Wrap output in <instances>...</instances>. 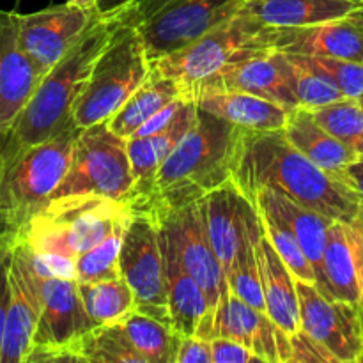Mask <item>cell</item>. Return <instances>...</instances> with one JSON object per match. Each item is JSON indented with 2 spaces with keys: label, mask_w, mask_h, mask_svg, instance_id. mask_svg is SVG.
I'll return each mask as SVG.
<instances>
[{
  "label": "cell",
  "mask_w": 363,
  "mask_h": 363,
  "mask_svg": "<svg viewBox=\"0 0 363 363\" xmlns=\"http://www.w3.org/2000/svg\"><path fill=\"white\" fill-rule=\"evenodd\" d=\"M233 177L248 199L261 188H272L335 222H354L363 216V202L357 191L301 155L282 130L243 128Z\"/></svg>",
  "instance_id": "cell-1"
},
{
  "label": "cell",
  "mask_w": 363,
  "mask_h": 363,
  "mask_svg": "<svg viewBox=\"0 0 363 363\" xmlns=\"http://www.w3.org/2000/svg\"><path fill=\"white\" fill-rule=\"evenodd\" d=\"M243 128L199 106L197 121L152 179L151 190L131 211L149 216L184 208L229 181L241 149Z\"/></svg>",
  "instance_id": "cell-2"
},
{
  "label": "cell",
  "mask_w": 363,
  "mask_h": 363,
  "mask_svg": "<svg viewBox=\"0 0 363 363\" xmlns=\"http://www.w3.org/2000/svg\"><path fill=\"white\" fill-rule=\"evenodd\" d=\"M130 213L126 202L96 194L57 197L28 218L18 240L30 250L41 275L74 279L77 259L98 247Z\"/></svg>",
  "instance_id": "cell-3"
},
{
  "label": "cell",
  "mask_w": 363,
  "mask_h": 363,
  "mask_svg": "<svg viewBox=\"0 0 363 363\" xmlns=\"http://www.w3.org/2000/svg\"><path fill=\"white\" fill-rule=\"evenodd\" d=\"M121 23L119 11L98 13L80 41L41 78L4 145L30 147L48 140L73 121V110L87 85L96 60Z\"/></svg>",
  "instance_id": "cell-4"
},
{
  "label": "cell",
  "mask_w": 363,
  "mask_h": 363,
  "mask_svg": "<svg viewBox=\"0 0 363 363\" xmlns=\"http://www.w3.org/2000/svg\"><path fill=\"white\" fill-rule=\"evenodd\" d=\"M82 128L71 121L41 144L11 149L0 156V229L20 230L62 183Z\"/></svg>",
  "instance_id": "cell-5"
},
{
  "label": "cell",
  "mask_w": 363,
  "mask_h": 363,
  "mask_svg": "<svg viewBox=\"0 0 363 363\" xmlns=\"http://www.w3.org/2000/svg\"><path fill=\"white\" fill-rule=\"evenodd\" d=\"M275 27L264 25L243 9L216 25L184 48L152 60V69L174 78L190 99L191 89L227 66L272 52Z\"/></svg>",
  "instance_id": "cell-6"
},
{
  "label": "cell",
  "mask_w": 363,
  "mask_h": 363,
  "mask_svg": "<svg viewBox=\"0 0 363 363\" xmlns=\"http://www.w3.org/2000/svg\"><path fill=\"white\" fill-rule=\"evenodd\" d=\"M151 71L152 64L140 32L121 20L74 105V124L89 128L108 121L147 80Z\"/></svg>",
  "instance_id": "cell-7"
},
{
  "label": "cell",
  "mask_w": 363,
  "mask_h": 363,
  "mask_svg": "<svg viewBox=\"0 0 363 363\" xmlns=\"http://www.w3.org/2000/svg\"><path fill=\"white\" fill-rule=\"evenodd\" d=\"M133 190L126 140L113 133L106 121L82 128L74 142L73 158L53 199L96 194L128 202Z\"/></svg>",
  "instance_id": "cell-8"
},
{
  "label": "cell",
  "mask_w": 363,
  "mask_h": 363,
  "mask_svg": "<svg viewBox=\"0 0 363 363\" xmlns=\"http://www.w3.org/2000/svg\"><path fill=\"white\" fill-rule=\"evenodd\" d=\"M119 272L133 291L137 311L170 326L160 227L145 213L131 211L121 243Z\"/></svg>",
  "instance_id": "cell-9"
},
{
  "label": "cell",
  "mask_w": 363,
  "mask_h": 363,
  "mask_svg": "<svg viewBox=\"0 0 363 363\" xmlns=\"http://www.w3.org/2000/svg\"><path fill=\"white\" fill-rule=\"evenodd\" d=\"M240 11L241 0H172L135 28L152 62L184 48Z\"/></svg>",
  "instance_id": "cell-10"
},
{
  "label": "cell",
  "mask_w": 363,
  "mask_h": 363,
  "mask_svg": "<svg viewBox=\"0 0 363 363\" xmlns=\"http://www.w3.org/2000/svg\"><path fill=\"white\" fill-rule=\"evenodd\" d=\"M300 328L328 350L339 363H360L363 328L360 305L325 296L315 284L296 279Z\"/></svg>",
  "instance_id": "cell-11"
},
{
  "label": "cell",
  "mask_w": 363,
  "mask_h": 363,
  "mask_svg": "<svg viewBox=\"0 0 363 363\" xmlns=\"http://www.w3.org/2000/svg\"><path fill=\"white\" fill-rule=\"evenodd\" d=\"M151 218L158 223L163 236L172 245L183 268L204 289L206 298L215 311L220 296L229 286L222 264L209 241L199 202L160 213Z\"/></svg>",
  "instance_id": "cell-12"
},
{
  "label": "cell",
  "mask_w": 363,
  "mask_h": 363,
  "mask_svg": "<svg viewBox=\"0 0 363 363\" xmlns=\"http://www.w3.org/2000/svg\"><path fill=\"white\" fill-rule=\"evenodd\" d=\"M96 14L69 2L18 13L20 45L43 77L80 41Z\"/></svg>",
  "instance_id": "cell-13"
},
{
  "label": "cell",
  "mask_w": 363,
  "mask_h": 363,
  "mask_svg": "<svg viewBox=\"0 0 363 363\" xmlns=\"http://www.w3.org/2000/svg\"><path fill=\"white\" fill-rule=\"evenodd\" d=\"M9 286V311L0 363H25L41 318L43 294L30 250L20 240L11 254Z\"/></svg>",
  "instance_id": "cell-14"
},
{
  "label": "cell",
  "mask_w": 363,
  "mask_h": 363,
  "mask_svg": "<svg viewBox=\"0 0 363 363\" xmlns=\"http://www.w3.org/2000/svg\"><path fill=\"white\" fill-rule=\"evenodd\" d=\"M215 337L243 344L264 363L291 362V335L229 287L220 296L213 315L211 339Z\"/></svg>",
  "instance_id": "cell-15"
},
{
  "label": "cell",
  "mask_w": 363,
  "mask_h": 363,
  "mask_svg": "<svg viewBox=\"0 0 363 363\" xmlns=\"http://www.w3.org/2000/svg\"><path fill=\"white\" fill-rule=\"evenodd\" d=\"M218 91L248 92L287 108L298 106L296 96L287 82L286 53L277 50L227 66L225 69L195 85L190 92V99H195L204 92Z\"/></svg>",
  "instance_id": "cell-16"
},
{
  "label": "cell",
  "mask_w": 363,
  "mask_h": 363,
  "mask_svg": "<svg viewBox=\"0 0 363 363\" xmlns=\"http://www.w3.org/2000/svg\"><path fill=\"white\" fill-rule=\"evenodd\" d=\"M43 74L18 38V11L0 9V135H7Z\"/></svg>",
  "instance_id": "cell-17"
},
{
  "label": "cell",
  "mask_w": 363,
  "mask_h": 363,
  "mask_svg": "<svg viewBox=\"0 0 363 363\" xmlns=\"http://www.w3.org/2000/svg\"><path fill=\"white\" fill-rule=\"evenodd\" d=\"M39 280H41L43 311L32 350L64 347L98 326L85 311L77 280L41 275V273Z\"/></svg>",
  "instance_id": "cell-18"
},
{
  "label": "cell",
  "mask_w": 363,
  "mask_h": 363,
  "mask_svg": "<svg viewBox=\"0 0 363 363\" xmlns=\"http://www.w3.org/2000/svg\"><path fill=\"white\" fill-rule=\"evenodd\" d=\"M160 240H162L163 266H165L170 326L179 337L197 335L211 340L215 311L209 305L204 289L183 268L176 250L163 236L162 229H160Z\"/></svg>",
  "instance_id": "cell-19"
},
{
  "label": "cell",
  "mask_w": 363,
  "mask_h": 363,
  "mask_svg": "<svg viewBox=\"0 0 363 363\" xmlns=\"http://www.w3.org/2000/svg\"><path fill=\"white\" fill-rule=\"evenodd\" d=\"M250 201L257 206L259 211L277 216L293 230L296 240L300 241L301 250L305 252L312 269H314L315 287L325 296L332 298L328 282H326L325 259L323 257H325L326 240H328V230L333 220L321 215L315 209L305 208V206L291 201L286 195L279 194L272 188H261L255 191Z\"/></svg>",
  "instance_id": "cell-20"
},
{
  "label": "cell",
  "mask_w": 363,
  "mask_h": 363,
  "mask_svg": "<svg viewBox=\"0 0 363 363\" xmlns=\"http://www.w3.org/2000/svg\"><path fill=\"white\" fill-rule=\"evenodd\" d=\"M273 50L296 55L337 57L363 64V25L340 18L305 27H275Z\"/></svg>",
  "instance_id": "cell-21"
},
{
  "label": "cell",
  "mask_w": 363,
  "mask_h": 363,
  "mask_svg": "<svg viewBox=\"0 0 363 363\" xmlns=\"http://www.w3.org/2000/svg\"><path fill=\"white\" fill-rule=\"evenodd\" d=\"M197 103L194 99H184L174 119L163 130L147 137L128 138L126 147L133 174V190L128 197V206L137 204L149 194L158 169L179 144L181 138L191 130L197 121Z\"/></svg>",
  "instance_id": "cell-22"
},
{
  "label": "cell",
  "mask_w": 363,
  "mask_h": 363,
  "mask_svg": "<svg viewBox=\"0 0 363 363\" xmlns=\"http://www.w3.org/2000/svg\"><path fill=\"white\" fill-rule=\"evenodd\" d=\"M254 204L234 177L199 201L209 241L227 277L245 230L248 208Z\"/></svg>",
  "instance_id": "cell-23"
},
{
  "label": "cell",
  "mask_w": 363,
  "mask_h": 363,
  "mask_svg": "<svg viewBox=\"0 0 363 363\" xmlns=\"http://www.w3.org/2000/svg\"><path fill=\"white\" fill-rule=\"evenodd\" d=\"M323 259H325V275L332 298L360 305L363 216L354 222L333 220Z\"/></svg>",
  "instance_id": "cell-24"
},
{
  "label": "cell",
  "mask_w": 363,
  "mask_h": 363,
  "mask_svg": "<svg viewBox=\"0 0 363 363\" xmlns=\"http://www.w3.org/2000/svg\"><path fill=\"white\" fill-rule=\"evenodd\" d=\"M257 259L266 312L279 328H282L287 335H293L300 330L296 277L287 268L264 233L257 243Z\"/></svg>",
  "instance_id": "cell-25"
},
{
  "label": "cell",
  "mask_w": 363,
  "mask_h": 363,
  "mask_svg": "<svg viewBox=\"0 0 363 363\" xmlns=\"http://www.w3.org/2000/svg\"><path fill=\"white\" fill-rule=\"evenodd\" d=\"M284 135L287 140L308 160L319 165L321 169L328 170L330 174H335L342 179V174L350 163L360 158L354 151L337 140L330 131H326L321 124L315 121L314 113L308 108L291 110L287 123L284 126Z\"/></svg>",
  "instance_id": "cell-26"
},
{
  "label": "cell",
  "mask_w": 363,
  "mask_h": 363,
  "mask_svg": "<svg viewBox=\"0 0 363 363\" xmlns=\"http://www.w3.org/2000/svg\"><path fill=\"white\" fill-rule=\"evenodd\" d=\"M197 106L236 124L254 131L284 130L291 110L269 99L248 94V92H204L194 99Z\"/></svg>",
  "instance_id": "cell-27"
},
{
  "label": "cell",
  "mask_w": 363,
  "mask_h": 363,
  "mask_svg": "<svg viewBox=\"0 0 363 363\" xmlns=\"http://www.w3.org/2000/svg\"><path fill=\"white\" fill-rule=\"evenodd\" d=\"M351 0H241V9L269 27H305L346 18Z\"/></svg>",
  "instance_id": "cell-28"
},
{
  "label": "cell",
  "mask_w": 363,
  "mask_h": 363,
  "mask_svg": "<svg viewBox=\"0 0 363 363\" xmlns=\"http://www.w3.org/2000/svg\"><path fill=\"white\" fill-rule=\"evenodd\" d=\"M177 99H186L183 87L174 78L163 77L152 69L147 80L106 121V124L113 133L128 140L155 113Z\"/></svg>",
  "instance_id": "cell-29"
},
{
  "label": "cell",
  "mask_w": 363,
  "mask_h": 363,
  "mask_svg": "<svg viewBox=\"0 0 363 363\" xmlns=\"http://www.w3.org/2000/svg\"><path fill=\"white\" fill-rule=\"evenodd\" d=\"M262 233L264 230H262L261 213H259L257 206L252 204L248 208L247 220H245V230L243 236H241L240 247H238L233 266H230L225 279L227 286L234 294L243 298L247 303H250L257 311L266 312L257 259V243L261 240Z\"/></svg>",
  "instance_id": "cell-30"
},
{
  "label": "cell",
  "mask_w": 363,
  "mask_h": 363,
  "mask_svg": "<svg viewBox=\"0 0 363 363\" xmlns=\"http://www.w3.org/2000/svg\"><path fill=\"white\" fill-rule=\"evenodd\" d=\"M116 323L145 363H176L181 337L174 332L172 326L137 308Z\"/></svg>",
  "instance_id": "cell-31"
},
{
  "label": "cell",
  "mask_w": 363,
  "mask_h": 363,
  "mask_svg": "<svg viewBox=\"0 0 363 363\" xmlns=\"http://www.w3.org/2000/svg\"><path fill=\"white\" fill-rule=\"evenodd\" d=\"M73 362L82 363H145L133 350L117 323L98 325L67 344Z\"/></svg>",
  "instance_id": "cell-32"
},
{
  "label": "cell",
  "mask_w": 363,
  "mask_h": 363,
  "mask_svg": "<svg viewBox=\"0 0 363 363\" xmlns=\"http://www.w3.org/2000/svg\"><path fill=\"white\" fill-rule=\"evenodd\" d=\"M82 301L96 325H108L137 308L135 294L123 277L96 282H78Z\"/></svg>",
  "instance_id": "cell-33"
},
{
  "label": "cell",
  "mask_w": 363,
  "mask_h": 363,
  "mask_svg": "<svg viewBox=\"0 0 363 363\" xmlns=\"http://www.w3.org/2000/svg\"><path fill=\"white\" fill-rule=\"evenodd\" d=\"M131 213L121 218L112 233L92 250L85 252L74 262V280L77 282H96V280L119 279V254L124 230L130 223Z\"/></svg>",
  "instance_id": "cell-34"
},
{
  "label": "cell",
  "mask_w": 363,
  "mask_h": 363,
  "mask_svg": "<svg viewBox=\"0 0 363 363\" xmlns=\"http://www.w3.org/2000/svg\"><path fill=\"white\" fill-rule=\"evenodd\" d=\"M315 121L342 142L346 147L363 156V108L354 98H342L330 105L311 110Z\"/></svg>",
  "instance_id": "cell-35"
},
{
  "label": "cell",
  "mask_w": 363,
  "mask_h": 363,
  "mask_svg": "<svg viewBox=\"0 0 363 363\" xmlns=\"http://www.w3.org/2000/svg\"><path fill=\"white\" fill-rule=\"evenodd\" d=\"M287 82L298 99V106L314 110L346 98L339 87L319 71L296 62L286 53Z\"/></svg>",
  "instance_id": "cell-36"
},
{
  "label": "cell",
  "mask_w": 363,
  "mask_h": 363,
  "mask_svg": "<svg viewBox=\"0 0 363 363\" xmlns=\"http://www.w3.org/2000/svg\"><path fill=\"white\" fill-rule=\"evenodd\" d=\"M261 213L262 230H264V234L268 236V240L272 241L273 248H275V250L279 252L280 257L284 259L287 268L293 272V275L296 277L298 280L315 284L314 269H312L305 252L301 250L300 241L296 240L293 230H291L282 220L277 218V216L269 215V213Z\"/></svg>",
  "instance_id": "cell-37"
},
{
  "label": "cell",
  "mask_w": 363,
  "mask_h": 363,
  "mask_svg": "<svg viewBox=\"0 0 363 363\" xmlns=\"http://www.w3.org/2000/svg\"><path fill=\"white\" fill-rule=\"evenodd\" d=\"M291 59L303 66L319 71L328 77L337 87L342 91L346 98L358 99L363 92V64L354 60L337 59V57H319V55H296L287 53Z\"/></svg>",
  "instance_id": "cell-38"
},
{
  "label": "cell",
  "mask_w": 363,
  "mask_h": 363,
  "mask_svg": "<svg viewBox=\"0 0 363 363\" xmlns=\"http://www.w3.org/2000/svg\"><path fill=\"white\" fill-rule=\"evenodd\" d=\"M291 362L296 363H339L328 350L312 339L307 332L298 330L291 335Z\"/></svg>",
  "instance_id": "cell-39"
},
{
  "label": "cell",
  "mask_w": 363,
  "mask_h": 363,
  "mask_svg": "<svg viewBox=\"0 0 363 363\" xmlns=\"http://www.w3.org/2000/svg\"><path fill=\"white\" fill-rule=\"evenodd\" d=\"M213 363H252L262 362L254 351L248 350L243 344L236 340L223 339V337H215L211 339Z\"/></svg>",
  "instance_id": "cell-40"
},
{
  "label": "cell",
  "mask_w": 363,
  "mask_h": 363,
  "mask_svg": "<svg viewBox=\"0 0 363 363\" xmlns=\"http://www.w3.org/2000/svg\"><path fill=\"white\" fill-rule=\"evenodd\" d=\"M176 363H213L211 340L202 337H181Z\"/></svg>",
  "instance_id": "cell-41"
},
{
  "label": "cell",
  "mask_w": 363,
  "mask_h": 363,
  "mask_svg": "<svg viewBox=\"0 0 363 363\" xmlns=\"http://www.w3.org/2000/svg\"><path fill=\"white\" fill-rule=\"evenodd\" d=\"M13 254V252H11ZM9 262L11 255L0 264V354H2L4 335H6L7 325V311H9V298H11V286H9Z\"/></svg>",
  "instance_id": "cell-42"
},
{
  "label": "cell",
  "mask_w": 363,
  "mask_h": 363,
  "mask_svg": "<svg viewBox=\"0 0 363 363\" xmlns=\"http://www.w3.org/2000/svg\"><path fill=\"white\" fill-rule=\"evenodd\" d=\"M342 181H346L357 191V195L363 202V156L357 158L353 163H350L346 167V170L342 174Z\"/></svg>",
  "instance_id": "cell-43"
},
{
  "label": "cell",
  "mask_w": 363,
  "mask_h": 363,
  "mask_svg": "<svg viewBox=\"0 0 363 363\" xmlns=\"http://www.w3.org/2000/svg\"><path fill=\"white\" fill-rule=\"evenodd\" d=\"M16 241H18V230L0 229V264L9 257L14 245H16Z\"/></svg>",
  "instance_id": "cell-44"
},
{
  "label": "cell",
  "mask_w": 363,
  "mask_h": 363,
  "mask_svg": "<svg viewBox=\"0 0 363 363\" xmlns=\"http://www.w3.org/2000/svg\"><path fill=\"white\" fill-rule=\"evenodd\" d=\"M131 0H99L98 11L99 13H112V11H117L119 7L126 6Z\"/></svg>",
  "instance_id": "cell-45"
},
{
  "label": "cell",
  "mask_w": 363,
  "mask_h": 363,
  "mask_svg": "<svg viewBox=\"0 0 363 363\" xmlns=\"http://www.w3.org/2000/svg\"><path fill=\"white\" fill-rule=\"evenodd\" d=\"M66 2L73 4V6L80 7V9L89 11V13H99L98 4L99 0H66Z\"/></svg>",
  "instance_id": "cell-46"
},
{
  "label": "cell",
  "mask_w": 363,
  "mask_h": 363,
  "mask_svg": "<svg viewBox=\"0 0 363 363\" xmlns=\"http://www.w3.org/2000/svg\"><path fill=\"white\" fill-rule=\"evenodd\" d=\"M346 18H350V20L357 21V23L363 25V4H358L357 7H354L353 11H351L350 14H347Z\"/></svg>",
  "instance_id": "cell-47"
},
{
  "label": "cell",
  "mask_w": 363,
  "mask_h": 363,
  "mask_svg": "<svg viewBox=\"0 0 363 363\" xmlns=\"http://www.w3.org/2000/svg\"><path fill=\"white\" fill-rule=\"evenodd\" d=\"M360 284H362V294H360V308L363 312V264H362V275H360Z\"/></svg>",
  "instance_id": "cell-48"
},
{
  "label": "cell",
  "mask_w": 363,
  "mask_h": 363,
  "mask_svg": "<svg viewBox=\"0 0 363 363\" xmlns=\"http://www.w3.org/2000/svg\"><path fill=\"white\" fill-rule=\"evenodd\" d=\"M4 137H6V135H0V156H2V144H4Z\"/></svg>",
  "instance_id": "cell-49"
},
{
  "label": "cell",
  "mask_w": 363,
  "mask_h": 363,
  "mask_svg": "<svg viewBox=\"0 0 363 363\" xmlns=\"http://www.w3.org/2000/svg\"><path fill=\"white\" fill-rule=\"evenodd\" d=\"M358 103H360V105H362V108H363V92H362V94H360V98H358Z\"/></svg>",
  "instance_id": "cell-50"
},
{
  "label": "cell",
  "mask_w": 363,
  "mask_h": 363,
  "mask_svg": "<svg viewBox=\"0 0 363 363\" xmlns=\"http://www.w3.org/2000/svg\"><path fill=\"white\" fill-rule=\"evenodd\" d=\"M362 328H363V312H362ZM360 363H363V357H362V360H360Z\"/></svg>",
  "instance_id": "cell-51"
},
{
  "label": "cell",
  "mask_w": 363,
  "mask_h": 363,
  "mask_svg": "<svg viewBox=\"0 0 363 363\" xmlns=\"http://www.w3.org/2000/svg\"><path fill=\"white\" fill-rule=\"evenodd\" d=\"M351 2H357V4H363V0H351Z\"/></svg>",
  "instance_id": "cell-52"
}]
</instances>
